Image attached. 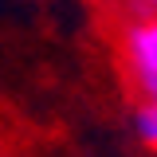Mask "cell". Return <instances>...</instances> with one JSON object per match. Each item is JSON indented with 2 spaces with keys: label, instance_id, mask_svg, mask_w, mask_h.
Instances as JSON below:
<instances>
[{
  "label": "cell",
  "instance_id": "1",
  "mask_svg": "<svg viewBox=\"0 0 157 157\" xmlns=\"http://www.w3.org/2000/svg\"><path fill=\"white\" fill-rule=\"evenodd\" d=\"M122 63L134 78L141 98H157V12L137 16L122 28Z\"/></svg>",
  "mask_w": 157,
  "mask_h": 157
},
{
  "label": "cell",
  "instance_id": "2",
  "mask_svg": "<svg viewBox=\"0 0 157 157\" xmlns=\"http://www.w3.org/2000/svg\"><path fill=\"white\" fill-rule=\"evenodd\" d=\"M134 137L157 153V98H141V106L134 110Z\"/></svg>",
  "mask_w": 157,
  "mask_h": 157
},
{
  "label": "cell",
  "instance_id": "3",
  "mask_svg": "<svg viewBox=\"0 0 157 157\" xmlns=\"http://www.w3.org/2000/svg\"><path fill=\"white\" fill-rule=\"evenodd\" d=\"M137 4H141L145 12H157V0H137Z\"/></svg>",
  "mask_w": 157,
  "mask_h": 157
},
{
  "label": "cell",
  "instance_id": "4",
  "mask_svg": "<svg viewBox=\"0 0 157 157\" xmlns=\"http://www.w3.org/2000/svg\"><path fill=\"white\" fill-rule=\"evenodd\" d=\"M0 157H16V153H4V149H0Z\"/></svg>",
  "mask_w": 157,
  "mask_h": 157
}]
</instances>
